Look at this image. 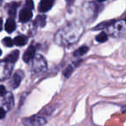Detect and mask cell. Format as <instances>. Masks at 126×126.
I'll use <instances>...</instances> for the list:
<instances>
[{"label":"cell","mask_w":126,"mask_h":126,"mask_svg":"<svg viewBox=\"0 0 126 126\" xmlns=\"http://www.w3.org/2000/svg\"><path fill=\"white\" fill-rule=\"evenodd\" d=\"M24 126H42L46 124V119L41 116H33L23 119Z\"/></svg>","instance_id":"obj_1"},{"label":"cell","mask_w":126,"mask_h":126,"mask_svg":"<svg viewBox=\"0 0 126 126\" xmlns=\"http://www.w3.org/2000/svg\"><path fill=\"white\" fill-rule=\"evenodd\" d=\"M10 63L3 61L0 64V80H5L10 76L11 67L10 66Z\"/></svg>","instance_id":"obj_2"},{"label":"cell","mask_w":126,"mask_h":126,"mask_svg":"<svg viewBox=\"0 0 126 126\" xmlns=\"http://www.w3.org/2000/svg\"><path fill=\"white\" fill-rule=\"evenodd\" d=\"M23 76H24V73H23V71H21V70H17V71L14 74L11 81H10V86H11V88H18L21 81H22Z\"/></svg>","instance_id":"obj_3"},{"label":"cell","mask_w":126,"mask_h":126,"mask_svg":"<svg viewBox=\"0 0 126 126\" xmlns=\"http://www.w3.org/2000/svg\"><path fill=\"white\" fill-rule=\"evenodd\" d=\"M54 3V0H41L39 3V11L40 12H47L53 7Z\"/></svg>","instance_id":"obj_4"},{"label":"cell","mask_w":126,"mask_h":126,"mask_svg":"<svg viewBox=\"0 0 126 126\" xmlns=\"http://www.w3.org/2000/svg\"><path fill=\"white\" fill-rule=\"evenodd\" d=\"M32 18V12L30 9L24 8L21 10L20 16H19V20L22 22H27Z\"/></svg>","instance_id":"obj_5"},{"label":"cell","mask_w":126,"mask_h":126,"mask_svg":"<svg viewBox=\"0 0 126 126\" xmlns=\"http://www.w3.org/2000/svg\"><path fill=\"white\" fill-rule=\"evenodd\" d=\"M35 54V47L34 46H30L27 50L25 51V52L24 53L23 56V59L25 63H29L31 59H33Z\"/></svg>","instance_id":"obj_6"},{"label":"cell","mask_w":126,"mask_h":126,"mask_svg":"<svg viewBox=\"0 0 126 126\" xmlns=\"http://www.w3.org/2000/svg\"><path fill=\"white\" fill-rule=\"evenodd\" d=\"M46 68V63L43 60V58H39L35 60V63H33V70L34 72H41L43 71Z\"/></svg>","instance_id":"obj_7"},{"label":"cell","mask_w":126,"mask_h":126,"mask_svg":"<svg viewBox=\"0 0 126 126\" xmlns=\"http://www.w3.org/2000/svg\"><path fill=\"white\" fill-rule=\"evenodd\" d=\"M3 104L7 107L8 110H10L14 106V98L12 94L6 93L4 95V99H3Z\"/></svg>","instance_id":"obj_8"},{"label":"cell","mask_w":126,"mask_h":126,"mask_svg":"<svg viewBox=\"0 0 126 126\" xmlns=\"http://www.w3.org/2000/svg\"><path fill=\"white\" fill-rule=\"evenodd\" d=\"M18 58H19V51L16 50V51H13L12 52H10V54L4 58L3 61L8 62V63H14L17 62Z\"/></svg>","instance_id":"obj_9"},{"label":"cell","mask_w":126,"mask_h":126,"mask_svg":"<svg viewBox=\"0 0 126 126\" xmlns=\"http://www.w3.org/2000/svg\"><path fill=\"white\" fill-rule=\"evenodd\" d=\"M16 29V22L14 21L13 18H9L7 20L6 23H5V30H6L8 33H12L14 30Z\"/></svg>","instance_id":"obj_10"},{"label":"cell","mask_w":126,"mask_h":126,"mask_svg":"<svg viewBox=\"0 0 126 126\" xmlns=\"http://www.w3.org/2000/svg\"><path fill=\"white\" fill-rule=\"evenodd\" d=\"M13 42L17 47H23V46H24L27 43V39H26V37L23 36V35H20V36L16 37V38L14 39Z\"/></svg>","instance_id":"obj_11"},{"label":"cell","mask_w":126,"mask_h":126,"mask_svg":"<svg viewBox=\"0 0 126 126\" xmlns=\"http://www.w3.org/2000/svg\"><path fill=\"white\" fill-rule=\"evenodd\" d=\"M35 24L39 27H44L46 24V16L44 15H40L35 19Z\"/></svg>","instance_id":"obj_12"},{"label":"cell","mask_w":126,"mask_h":126,"mask_svg":"<svg viewBox=\"0 0 126 126\" xmlns=\"http://www.w3.org/2000/svg\"><path fill=\"white\" fill-rule=\"evenodd\" d=\"M88 50H89V48H88L87 47L83 46V47H79V48L74 52V56H81V55H84L87 52Z\"/></svg>","instance_id":"obj_13"},{"label":"cell","mask_w":126,"mask_h":126,"mask_svg":"<svg viewBox=\"0 0 126 126\" xmlns=\"http://www.w3.org/2000/svg\"><path fill=\"white\" fill-rule=\"evenodd\" d=\"M108 39V36L107 34H106L104 32H102V33H100L99 35H98L97 37H96V40L99 42H100V43H103V42L106 41Z\"/></svg>","instance_id":"obj_14"},{"label":"cell","mask_w":126,"mask_h":126,"mask_svg":"<svg viewBox=\"0 0 126 126\" xmlns=\"http://www.w3.org/2000/svg\"><path fill=\"white\" fill-rule=\"evenodd\" d=\"M2 42H3V45H4L5 47H11L12 46L14 45L13 40H12L10 37H6V38H4Z\"/></svg>","instance_id":"obj_15"},{"label":"cell","mask_w":126,"mask_h":126,"mask_svg":"<svg viewBox=\"0 0 126 126\" xmlns=\"http://www.w3.org/2000/svg\"><path fill=\"white\" fill-rule=\"evenodd\" d=\"M114 21H110V22H103V23H100L99 25H98L97 27H95V29H102L104 28H106V27L111 25L113 23Z\"/></svg>","instance_id":"obj_16"},{"label":"cell","mask_w":126,"mask_h":126,"mask_svg":"<svg viewBox=\"0 0 126 126\" xmlns=\"http://www.w3.org/2000/svg\"><path fill=\"white\" fill-rule=\"evenodd\" d=\"M73 70H74V69H73L72 66L67 67V68H66V70H64V72H63V74H64V76H65V77L66 78L69 77V76H71V74H72Z\"/></svg>","instance_id":"obj_17"},{"label":"cell","mask_w":126,"mask_h":126,"mask_svg":"<svg viewBox=\"0 0 126 126\" xmlns=\"http://www.w3.org/2000/svg\"><path fill=\"white\" fill-rule=\"evenodd\" d=\"M25 6H26V8L30 9V10H32V9L34 8V3H33V0H26Z\"/></svg>","instance_id":"obj_18"},{"label":"cell","mask_w":126,"mask_h":126,"mask_svg":"<svg viewBox=\"0 0 126 126\" xmlns=\"http://www.w3.org/2000/svg\"><path fill=\"white\" fill-rule=\"evenodd\" d=\"M5 94H6V89H5V88L3 85H0V96L5 95Z\"/></svg>","instance_id":"obj_19"},{"label":"cell","mask_w":126,"mask_h":126,"mask_svg":"<svg viewBox=\"0 0 126 126\" xmlns=\"http://www.w3.org/2000/svg\"><path fill=\"white\" fill-rule=\"evenodd\" d=\"M5 117V110L3 107H0V119Z\"/></svg>","instance_id":"obj_20"},{"label":"cell","mask_w":126,"mask_h":126,"mask_svg":"<svg viewBox=\"0 0 126 126\" xmlns=\"http://www.w3.org/2000/svg\"><path fill=\"white\" fill-rule=\"evenodd\" d=\"M2 28H3V20L2 18H0V31L2 30Z\"/></svg>","instance_id":"obj_21"},{"label":"cell","mask_w":126,"mask_h":126,"mask_svg":"<svg viewBox=\"0 0 126 126\" xmlns=\"http://www.w3.org/2000/svg\"><path fill=\"white\" fill-rule=\"evenodd\" d=\"M66 1H67L68 3H72L73 2H74V0H66Z\"/></svg>","instance_id":"obj_22"},{"label":"cell","mask_w":126,"mask_h":126,"mask_svg":"<svg viewBox=\"0 0 126 126\" xmlns=\"http://www.w3.org/2000/svg\"><path fill=\"white\" fill-rule=\"evenodd\" d=\"M99 2H104V1H105V0H98Z\"/></svg>","instance_id":"obj_23"},{"label":"cell","mask_w":126,"mask_h":126,"mask_svg":"<svg viewBox=\"0 0 126 126\" xmlns=\"http://www.w3.org/2000/svg\"><path fill=\"white\" fill-rule=\"evenodd\" d=\"M1 54H2V51H1V49H0V56H1Z\"/></svg>","instance_id":"obj_24"},{"label":"cell","mask_w":126,"mask_h":126,"mask_svg":"<svg viewBox=\"0 0 126 126\" xmlns=\"http://www.w3.org/2000/svg\"><path fill=\"white\" fill-rule=\"evenodd\" d=\"M125 22H126V18H125Z\"/></svg>","instance_id":"obj_25"}]
</instances>
